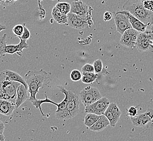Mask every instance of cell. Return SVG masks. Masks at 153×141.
Returning <instances> with one entry per match:
<instances>
[{
	"label": "cell",
	"instance_id": "38",
	"mask_svg": "<svg viewBox=\"0 0 153 141\" xmlns=\"http://www.w3.org/2000/svg\"><path fill=\"white\" fill-rule=\"evenodd\" d=\"M150 31L153 33V24L150 25Z\"/></svg>",
	"mask_w": 153,
	"mask_h": 141
},
{
	"label": "cell",
	"instance_id": "2",
	"mask_svg": "<svg viewBox=\"0 0 153 141\" xmlns=\"http://www.w3.org/2000/svg\"><path fill=\"white\" fill-rule=\"evenodd\" d=\"M124 10L137 18L144 24L150 26L153 22V12L146 9L143 3L139 0H127L123 6Z\"/></svg>",
	"mask_w": 153,
	"mask_h": 141
},
{
	"label": "cell",
	"instance_id": "37",
	"mask_svg": "<svg viewBox=\"0 0 153 141\" xmlns=\"http://www.w3.org/2000/svg\"><path fill=\"white\" fill-rule=\"evenodd\" d=\"M5 136L2 134H0V141H5Z\"/></svg>",
	"mask_w": 153,
	"mask_h": 141
},
{
	"label": "cell",
	"instance_id": "28",
	"mask_svg": "<svg viewBox=\"0 0 153 141\" xmlns=\"http://www.w3.org/2000/svg\"><path fill=\"white\" fill-rule=\"evenodd\" d=\"M127 115L130 117H135L138 115V110L136 107L131 106L127 111Z\"/></svg>",
	"mask_w": 153,
	"mask_h": 141
},
{
	"label": "cell",
	"instance_id": "40",
	"mask_svg": "<svg viewBox=\"0 0 153 141\" xmlns=\"http://www.w3.org/2000/svg\"><path fill=\"white\" fill-rule=\"evenodd\" d=\"M139 1H141L142 2H143L144 1H148V0H139Z\"/></svg>",
	"mask_w": 153,
	"mask_h": 141
},
{
	"label": "cell",
	"instance_id": "7",
	"mask_svg": "<svg viewBox=\"0 0 153 141\" xmlns=\"http://www.w3.org/2000/svg\"><path fill=\"white\" fill-rule=\"evenodd\" d=\"M153 33L151 31L140 33L137 39L136 47L140 52L149 50L153 46Z\"/></svg>",
	"mask_w": 153,
	"mask_h": 141
},
{
	"label": "cell",
	"instance_id": "15",
	"mask_svg": "<svg viewBox=\"0 0 153 141\" xmlns=\"http://www.w3.org/2000/svg\"><path fill=\"white\" fill-rule=\"evenodd\" d=\"M122 11L129 18L130 22L133 28L137 30L140 33L145 32L147 30V27L149 25L143 23L137 18H136L134 15L130 14L129 12L124 10H122Z\"/></svg>",
	"mask_w": 153,
	"mask_h": 141
},
{
	"label": "cell",
	"instance_id": "14",
	"mask_svg": "<svg viewBox=\"0 0 153 141\" xmlns=\"http://www.w3.org/2000/svg\"><path fill=\"white\" fill-rule=\"evenodd\" d=\"M20 42L18 45H7L5 50V53L10 54H13L16 53L20 56H22L23 50L28 47V45L27 42V40H24L19 37Z\"/></svg>",
	"mask_w": 153,
	"mask_h": 141
},
{
	"label": "cell",
	"instance_id": "26",
	"mask_svg": "<svg viewBox=\"0 0 153 141\" xmlns=\"http://www.w3.org/2000/svg\"><path fill=\"white\" fill-rule=\"evenodd\" d=\"M24 32V24H17L13 27V32L16 36L21 37Z\"/></svg>",
	"mask_w": 153,
	"mask_h": 141
},
{
	"label": "cell",
	"instance_id": "1",
	"mask_svg": "<svg viewBox=\"0 0 153 141\" xmlns=\"http://www.w3.org/2000/svg\"><path fill=\"white\" fill-rule=\"evenodd\" d=\"M50 74L44 70H30L27 72L24 78L28 85V91L30 94L28 101L36 99V95L38 93L39 89L43 88L47 83Z\"/></svg>",
	"mask_w": 153,
	"mask_h": 141
},
{
	"label": "cell",
	"instance_id": "22",
	"mask_svg": "<svg viewBox=\"0 0 153 141\" xmlns=\"http://www.w3.org/2000/svg\"><path fill=\"white\" fill-rule=\"evenodd\" d=\"M100 116L92 114V113H88L86 114L85 117H84V124L88 128H90L92 126H93L94 124L96 123L99 118Z\"/></svg>",
	"mask_w": 153,
	"mask_h": 141
},
{
	"label": "cell",
	"instance_id": "32",
	"mask_svg": "<svg viewBox=\"0 0 153 141\" xmlns=\"http://www.w3.org/2000/svg\"><path fill=\"white\" fill-rule=\"evenodd\" d=\"M104 20L105 21H109L114 18V15L112 14V13L110 12H106L104 14Z\"/></svg>",
	"mask_w": 153,
	"mask_h": 141
},
{
	"label": "cell",
	"instance_id": "33",
	"mask_svg": "<svg viewBox=\"0 0 153 141\" xmlns=\"http://www.w3.org/2000/svg\"><path fill=\"white\" fill-rule=\"evenodd\" d=\"M96 80L94 79H92L91 78H90L88 76H82V81L83 83L84 84H91L94 82Z\"/></svg>",
	"mask_w": 153,
	"mask_h": 141
},
{
	"label": "cell",
	"instance_id": "35",
	"mask_svg": "<svg viewBox=\"0 0 153 141\" xmlns=\"http://www.w3.org/2000/svg\"><path fill=\"white\" fill-rule=\"evenodd\" d=\"M14 0H0V3L2 6L6 7V6H8L13 4L14 3Z\"/></svg>",
	"mask_w": 153,
	"mask_h": 141
},
{
	"label": "cell",
	"instance_id": "29",
	"mask_svg": "<svg viewBox=\"0 0 153 141\" xmlns=\"http://www.w3.org/2000/svg\"><path fill=\"white\" fill-rule=\"evenodd\" d=\"M82 72H95L93 65L90 64H86L82 68Z\"/></svg>",
	"mask_w": 153,
	"mask_h": 141
},
{
	"label": "cell",
	"instance_id": "24",
	"mask_svg": "<svg viewBox=\"0 0 153 141\" xmlns=\"http://www.w3.org/2000/svg\"><path fill=\"white\" fill-rule=\"evenodd\" d=\"M7 34H5L0 39V56L1 57H3L5 56V50L7 46Z\"/></svg>",
	"mask_w": 153,
	"mask_h": 141
},
{
	"label": "cell",
	"instance_id": "12",
	"mask_svg": "<svg viewBox=\"0 0 153 141\" xmlns=\"http://www.w3.org/2000/svg\"><path fill=\"white\" fill-rule=\"evenodd\" d=\"M153 119V110L148 108L144 113L131 118V121L133 125L137 127H144Z\"/></svg>",
	"mask_w": 153,
	"mask_h": 141
},
{
	"label": "cell",
	"instance_id": "17",
	"mask_svg": "<svg viewBox=\"0 0 153 141\" xmlns=\"http://www.w3.org/2000/svg\"><path fill=\"white\" fill-rule=\"evenodd\" d=\"M109 125H110V123L109 119L105 115H101L99 119L96 122V123L90 129L94 131L100 132L103 131V130L105 129L106 127Z\"/></svg>",
	"mask_w": 153,
	"mask_h": 141
},
{
	"label": "cell",
	"instance_id": "31",
	"mask_svg": "<svg viewBox=\"0 0 153 141\" xmlns=\"http://www.w3.org/2000/svg\"><path fill=\"white\" fill-rule=\"evenodd\" d=\"M143 6L146 9L153 12V0H148L143 2Z\"/></svg>",
	"mask_w": 153,
	"mask_h": 141
},
{
	"label": "cell",
	"instance_id": "16",
	"mask_svg": "<svg viewBox=\"0 0 153 141\" xmlns=\"http://www.w3.org/2000/svg\"><path fill=\"white\" fill-rule=\"evenodd\" d=\"M28 88L21 84L18 87L17 90V98L15 103V109H18L23 103L28 100L30 97L28 96Z\"/></svg>",
	"mask_w": 153,
	"mask_h": 141
},
{
	"label": "cell",
	"instance_id": "8",
	"mask_svg": "<svg viewBox=\"0 0 153 141\" xmlns=\"http://www.w3.org/2000/svg\"><path fill=\"white\" fill-rule=\"evenodd\" d=\"M110 104V101L107 98L102 97L95 103L86 106L85 112L92 113L98 116L104 115Z\"/></svg>",
	"mask_w": 153,
	"mask_h": 141
},
{
	"label": "cell",
	"instance_id": "6",
	"mask_svg": "<svg viewBox=\"0 0 153 141\" xmlns=\"http://www.w3.org/2000/svg\"><path fill=\"white\" fill-rule=\"evenodd\" d=\"M79 97L85 107L95 103L102 98L99 90L91 86H88L82 89L79 93Z\"/></svg>",
	"mask_w": 153,
	"mask_h": 141
},
{
	"label": "cell",
	"instance_id": "10",
	"mask_svg": "<svg viewBox=\"0 0 153 141\" xmlns=\"http://www.w3.org/2000/svg\"><path fill=\"white\" fill-rule=\"evenodd\" d=\"M114 18L117 31L122 35L127 30L132 28L129 18L122 10L116 12L114 15Z\"/></svg>",
	"mask_w": 153,
	"mask_h": 141
},
{
	"label": "cell",
	"instance_id": "27",
	"mask_svg": "<svg viewBox=\"0 0 153 141\" xmlns=\"http://www.w3.org/2000/svg\"><path fill=\"white\" fill-rule=\"evenodd\" d=\"M93 66L94 67L96 73H99L102 71L103 68V62L101 59H97L94 62Z\"/></svg>",
	"mask_w": 153,
	"mask_h": 141
},
{
	"label": "cell",
	"instance_id": "18",
	"mask_svg": "<svg viewBox=\"0 0 153 141\" xmlns=\"http://www.w3.org/2000/svg\"><path fill=\"white\" fill-rule=\"evenodd\" d=\"M15 109V104L6 100H0V113L7 116H10Z\"/></svg>",
	"mask_w": 153,
	"mask_h": 141
},
{
	"label": "cell",
	"instance_id": "39",
	"mask_svg": "<svg viewBox=\"0 0 153 141\" xmlns=\"http://www.w3.org/2000/svg\"><path fill=\"white\" fill-rule=\"evenodd\" d=\"M1 31H2L3 29H6V27H5V26H2V25H1Z\"/></svg>",
	"mask_w": 153,
	"mask_h": 141
},
{
	"label": "cell",
	"instance_id": "9",
	"mask_svg": "<svg viewBox=\"0 0 153 141\" xmlns=\"http://www.w3.org/2000/svg\"><path fill=\"white\" fill-rule=\"evenodd\" d=\"M140 32L133 28L127 30L122 35L120 43L124 47L133 49L136 47V44Z\"/></svg>",
	"mask_w": 153,
	"mask_h": 141
},
{
	"label": "cell",
	"instance_id": "5",
	"mask_svg": "<svg viewBox=\"0 0 153 141\" xmlns=\"http://www.w3.org/2000/svg\"><path fill=\"white\" fill-rule=\"evenodd\" d=\"M92 10H90L85 16H79L74 13H70L68 14V26L79 30L91 28L94 24L92 15Z\"/></svg>",
	"mask_w": 153,
	"mask_h": 141
},
{
	"label": "cell",
	"instance_id": "11",
	"mask_svg": "<svg viewBox=\"0 0 153 141\" xmlns=\"http://www.w3.org/2000/svg\"><path fill=\"white\" fill-rule=\"evenodd\" d=\"M121 114L122 112L117 105L116 103H113L110 104L104 115L109 119L110 126L115 127L120 118Z\"/></svg>",
	"mask_w": 153,
	"mask_h": 141
},
{
	"label": "cell",
	"instance_id": "21",
	"mask_svg": "<svg viewBox=\"0 0 153 141\" xmlns=\"http://www.w3.org/2000/svg\"><path fill=\"white\" fill-rule=\"evenodd\" d=\"M45 97L46 98L44 99H36V100H32L30 102H32L33 104V105L36 106V109H39L40 111L41 112V114L42 116H46V117H48L49 115H46L44 114V112L42 111V107H41V105L43 104V103H51V104H54L57 107L59 106V103H56L54 102H53V100H51L50 99L48 98L46 94H45Z\"/></svg>",
	"mask_w": 153,
	"mask_h": 141
},
{
	"label": "cell",
	"instance_id": "30",
	"mask_svg": "<svg viewBox=\"0 0 153 141\" xmlns=\"http://www.w3.org/2000/svg\"><path fill=\"white\" fill-rule=\"evenodd\" d=\"M24 32L23 33V34L22 35V36L20 37L21 38L25 40H27L30 38V33L29 30L27 28L26 24H24Z\"/></svg>",
	"mask_w": 153,
	"mask_h": 141
},
{
	"label": "cell",
	"instance_id": "34",
	"mask_svg": "<svg viewBox=\"0 0 153 141\" xmlns=\"http://www.w3.org/2000/svg\"><path fill=\"white\" fill-rule=\"evenodd\" d=\"M82 76H88L94 79H97L98 74L95 72H82Z\"/></svg>",
	"mask_w": 153,
	"mask_h": 141
},
{
	"label": "cell",
	"instance_id": "20",
	"mask_svg": "<svg viewBox=\"0 0 153 141\" xmlns=\"http://www.w3.org/2000/svg\"><path fill=\"white\" fill-rule=\"evenodd\" d=\"M4 72L10 80L20 82L21 84L24 85L26 88H28V85L25 78L21 76L19 74L15 72L14 71L10 70H4Z\"/></svg>",
	"mask_w": 153,
	"mask_h": 141
},
{
	"label": "cell",
	"instance_id": "36",
	"mask_svg": "<svg viewBox=\"0 0 153 141\" xmlns=\"http://www.w3.org/2000/svg\"><path fill=\"white\" fill-rule=\"evenodd\" d=\"M5 129L4 124L2 121H0V134H2Z\"/></svg>",
	"mask_w": 153,
	"mask_h": 141
},
{
	"label": "cell",
	"instance_id": "3",
	"mask_svg": "<svg viewBox=\"0 0 153 141\" xmlns=\"http://www.w3.org/2000/svg\"><path fill=\"white\" fill-rule=\"evenodd\" d=\"M0 82V99L8 100L15 104L17 98V90L21 83L10 80L4 70L1 73Z\"/></svg>",
	"mask_w": 153,
	"mask_h": 141
},
{
	"label": "cell",
	"instance_id": "23",
	"mask_svg": "<svg viewBox=\"0 0 153 141\" xmlns=\"http://www.w3.org/2000/svg\"><path fill=\"white\" fill-rule=\"evenodd\" d=\"M55 7L65 15H68L71 12V4L68 2H59Z\"/></svg>",
	"mask_w": 153,
	"mask_h": 141
},
{
	"label": "cell",
	"instance_id": "4",
	"mask_svg": "<svg viewBox=\"0 0 153 141\" xmlns=\"http://www.w3.org/2000/svg\"><path fill=\"white\" fill-rule=\"evenodd\" d=\"M58 88L68 97L67 106L62 120L66 121L76 117L79 111V97L62 86H58Z\"/></svg>",
	"mask_w": 153,
	"mask_h": 141
},
{
	"label": "cell",
	"instance_id": "41",
	"mask_svg": "<svg viewBox=\"0 0 153 141\" xmlns=\"http://www.w3.org/2000/svg\"><path fill=\"white\" fill-rule=\"evenodd\" d=\"M52 1H56V0H52Z\"/></svg>",
	"mask_w": 153,
	"mask_h": 141
},
{
	"label": "cell",
	"instance_id": "19",
	"mask_svg": "<svg viewBox=\"0 0 153 141\" xmlns=\"http://www.w3.org/2000/svg\"><path fill=\"white\" fill-rule=\"evenodd\" d=\"M52 15L54 20L56 21L58 24H68V15H65L62 13L58 9L54 7L52 11Z\"/></svg>",
	"mask_w": 153,
	"mask_h": 141
},
{
	"label": "cell",
	"instance_id": "25",
	"mask_svg": "<svg viewBox=\"0 0 153 141\" xmlns=\"http://www.w3.org/2000/svg\"><path fill=\"white\" fill-rule=\"evenodd\" d=\"M82 73L78 70H74L71 71L70 78L74 82H78L82 79Z\"/></svg>",
	"mask_w": 153,
	"mask_h": 141
},
{
	"label": "cell",
	"instance_id": "13",
	"mask_svg": "<svg viewBox=\"0 0 153 141\" xmlns=\"http://www.w3.org/2000/svg\"><path fill=\"white\" fill-rule=\"evenodd\" d=\"M71 12L79 16H85L90 10H93L91 6H88L82 0H74L71 4Z\"/></svg>",
	"mask_w": 153,
	"mask_h": 141
}]
</instances>
